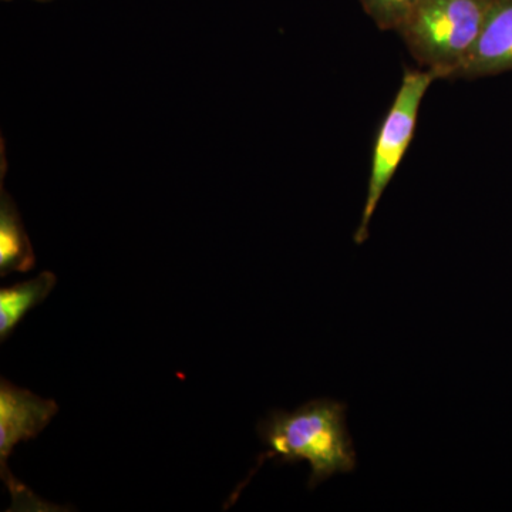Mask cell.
Here are the masks:
<instances>
[{"label":"cell","instance_id":"obj_3","mask_svg":"<svg viewBox=\"0 0 512 512\" xmlns=\"http://www.w3.org/2000/svg\"><path fill=\"white\" fill-rule=\"evenodd\" d=\"M436 79V74L429 70L404 74L402 86L393 101L392 109L387 113L377 136L365 208H363L359 228L355 232L357 245H362L369 237L370 222L375 215L377 205L382 200L387 185L392 181L400 161L403 160L407 148L412 143L421 101L431 83Z\"/></svg>","mask_w":512,"mask_h":512},{"label":"cell","instance_id":"obj_9","mask_svg":"<svg viewBox=\"0 0 512 512\" xmlns=\"http://www.w3.org/2000/svg\"><path fill=\"white\" fill-rule=\"evenodd\" d=\"M2 2H12V0H2ZM33 2H37V3H52V2H55V0H33Z\"/></svg>","mask_w":512,"mask_h":512},{"label":"cell","instance_id":"obj_2","mask_svg":"<svg viewBox=\"0 0 512 512\" xmlns=\"http://www.w3.org/2000/svg\"><path fill=\"white\" fill-rule=\"evenodd\" d=\"M494 0H420L397 33L437 79L457 77L473 53Z\"/></svg>","mask_w":512,"mask_h":512},{"label":"cell","instance_id":"obj_5","mask_svg":"<svg viewBox=\"0 0 512 512\" xmlns=\"http://www.w3.org/2000/svg\"><path fill=\"white\" fill-rule=\"evenodd\" d=\"M512 70V0H494L476 47L457 77Z\"/></svg>","mask_w":512,"mask_h":512},{"label":"cell","instance_id":"obj_6","mask_svg":"<svg viewBox=\"0 0 512 512\" xmlns=\"http://www.w3.org/2000/svg\"><path fill=\"white\" fill-rule=\"evenodd\" d=\"M5 140L0 141V276L10 274H26L36 265L35 251L26 229L23 227L15 201L6 191L5 180L8 171L6 161Z\"/></svg>","mask_w":512,"mask_h":512},{"label":"cell","instance_id":"obj_1","mask_svg":"<svg viewBox=\"0 0 512 512\" xmlns=\"http://www.w3.org/2000/svg\"><path fill=\"white\" fill-rule=\"evenodd\" d=\"M259 437L268 451L258 458L255 470L265 460L278 457L281 463L308 461L309 488H316L336 474H349L356 468V451L346 426V404L330 399L312 400L295 412L274 410L258 426ZM232 494L228 507L237 501L249 478Z\"/></svg>","mask_w":512,"mask_h":512},{"label":"cell","instance_id":"obj_7","mask_svg":"<svg viewBox=\"0 0 512 512\" xmlns=\"http://www.w3.org/2000/svg\"><path fill=\"white\" fill-rule=\"evenodd\" d=\"M57 284L56 275L45 271L30 281L0 289V340L5 342L20 320L43 303Z\"/></svg>","mask_w":512,"mask_h":512},{"label":"cell","instance_id":"obj_8","mask_svg":"<svg viewBox=\"0 0 512 512\" xmlns=\"http://www.w3.org/2000/svg\"><path fill=\"white\" fill-rule=\"evenodd\" d=\"M369 18L382 30H399L420 0H359Z\"/></svg>","mask_w":512,"mask_h":512},{"label":"cell","instance_id":"obj_4","mask_svg":"<svg viewBox=\"0 0 512 512\" xmlns=\"http://www.w3.org/2000/svg\"><path fill=\"white\" fill-rule=\"evenodd\" d=\"M59 412L55 400L43 399L35 393L15 386L9 380L0 383V471L13 495L15 505L29 503L30 491L12 477L8 460L13 448L22 441L36 439Z\"/></svg>","mask_w":512,"mask_h":512}]
</instances>
